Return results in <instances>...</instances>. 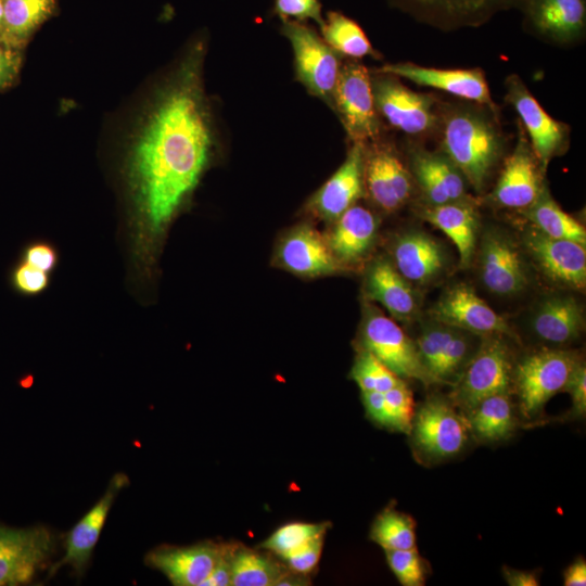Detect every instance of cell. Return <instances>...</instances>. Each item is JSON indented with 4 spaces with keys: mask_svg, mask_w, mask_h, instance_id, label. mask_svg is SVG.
Listing matches in <instances>:
<instances>
[{
    "mask_svg": "<svg viewBox=\"0 0 586 586\" xmlns=\"http://www.w3.org/2000/svg\"><path fill=\"white\" fill-rule=\"evenodd\" d=\"M206 40H193L154 89L130 141L125 180L136 243L163 234L211 166L220 130L206 92Z\"/></svg>",
    "mask_w": 586,
    "mask_h": 586,
    "instance_id": "6da1fadb",
    "label": "cell"
},
{
    "mask_svg": "<svg viewBox=\"0 0 586 586\" xmlns=\"http://www.w3.org/2000/svg\"><path fill=\"white\" fill-rule=\"evenodd\" d=\"M497 112L469 101L447 103L438 110L442 152L476 192L483 191L505 151Z\"/></svg>",
    "mask_w": 586,
    "mask_h": 586,
    "instance_id": "7a4b0ae2",
    "label": "cell"
},
{
    "mask_svg": "<svg viewBox=\"0 0 586 586\" xmlns=\"http://www.w3.org/2000/svg\"><path fill=\"white\" fill-rule=\"evenodd\" d=\"M281 22V34L293 52L295 79L309 94L333 109L342 56L307 23L292 20Z\"/></svg>",
    "mask_w": 586,
    "mask_h": 586,
    "instance_id": "3957f363",
    "label": "cell"
},
{
    "mask_svg": "<svg viewBox=\"0 0 586 586\" xmlns=\"http://www.w3.org/2000/svg\"><path fill=\"white\" fill-rule=\"evenodd\" d=\"M371 86L379 117L407 136H426L437 129L438 110L435 97L417 92L393 75L372 72Z\"/></svg>",
    "mask_w": 586,
    "mask_h": 586,
    "instance_id": "277c9868",
    "label": "cell"
},
{
    "mask_svg": "<svg viewBox=\"0 0 586 586\" xmlns=\"http://www.w3.org/2000/svg\"><path fill=\"white\" fill-rule=\"evenodd\" d=\"M352 143L366 144L381 137L371 72L360 62H343L333 94V109Z\"/></svg>",
    "mask_w": 586,
    "mask_h": 586,
    "instance_id": "5b68a950",
    "label": "cell"
},
{
    "mask_svg": "<svg viewBox=\"0 0 586 586\" xmlns=\"http://www.w3.org/2000/svg\"><path fill=\"white\" fill-rule=\"evenodd\" d=\"M578 362L573 352L563 349H543L523 358L514 372L523 416L532 418L553 395L564 391Z\"/></svg>",
    "mask_w": 586,
    "mask_h": 586,
    "instance_id": "8992f818",
    "label": "cell"
},
{
    "mask_svg": "<svg viewBox=\"0 0 586 586\" xmlns=\"http://www.w3.org/2000/svg\"><path fill=\"white\" fill-rule=\"evenodd\" d=\"M511 355L497 335H488L470 359L453 391L454 403L464 411L494 394L509 392Z\"/></svg>",
    "mask_w": 586,
    "mask_h": 586,
    "instance_id": "52a82bcc",
    "label": "cell"
},
{
    "mask_svg": "<svg viewBox=\"0 0 586 586\" xmlns=\"http://www.w3.org/2000/svg\"><path fill=\"white\" fill-rule=\"evenodd\" d=\"M54 551L55 537L48 527L14 528L0 524V586L31 583Z\"/></svg>",
    "mask_w": 586,
    "mask_h": 586,
    "instance_id": "ba28073f",
    "label": "cell"
},
{
    "mask_svg": "<svg viewBox=\"0 0 586 586\" xmlns=\"http://www.w3.org/2000/svg\"><path fill=\"white\" fill-rule=\"evenodd\" d=\"M364 187L371 201L392 213L403 207L413 192V178L395 146L378 138L364 148Z\"/></svg>",
    "mask_w": 586,
    "mask_h": 586,
    "instance_id": "9c48e42d",
    "label": "cell"
},
{
    "mask_svg": "<svg viewBox=\"0 0 586 586\" xmlns=\"http://www.w3.org/2000/svg\"><path fill=\"white\" fill-rule=\"evenodd\" d=\"M505 88V100L517 112L521 127L545 171L551 158L564 152L569 145L570 128L543 109L518 75H509Z\"/></svg>",
    "mask_w": 586,
    "mask_h": 586,
    "instance_id": "30bf717a",
    "label": "cell"
},
{
    "mask_svg": "<svg viewBox=\"0 0 586 586\" xmlns=\"http://www.w3.org/2000/svg\"><path fill=\"white\" fill-rule=\"evenodd\" d=\"M417 22L441 30L480 27L497 13L521 9L525 0H386Z\"/></svg>",
    "mask_w": 586,
    "mask_h": 586,
    "instance_id": "8fae6325",
    "label": "cell"
},
{
    "mask_svg": "<svg viewBox=\"0 0 586 586\" xmlns=\"http://www.w3.org/2000/svg\"><path fill=\"white\" fill-rule=\"evenodd\" d=\"M364 349L370 352L400 379L432 383L416 342L399 326L382 314H371L362 328Z\"/></svg>",
    "mask_w": 586,
    "mask_h": 586,
    "instance_id": "7c38bea8",
    "label": "cell"
},
{
    "mask_svg": "<svg viewBox=\"0 0 586 586\" xmlns=\"http://www.w3.org/2000/svg\"><path fill=\"white\" fill-rule=\"evenodd\" d=\"M544 173L523 128L519 125L517 144L505 160L491 193L492 201L500 207L524 211L537 200L545 187Z\"/></svg>",
    "mask_w": 586,
    "mask_h": 586,
    "instance_id": "4fadbf2b",
    "label": "cell"
},
{
    "mask_svg": "<svg viewBox=\"0 0 586 586\" xmlns=\"http://www.w3.org/2000/svg\"><path fill=\"white\" fill-rule=\"evenodd\" d=\"M467 424L449 403L432 397L415 411L411 430L418 449L432 459L458 454L467 440Z\"/></svg>",
    "mask_w": 586,
    "mask_h": 586,
    "instance_id": "5bb4252c",
    "label": "cell"
},
{
    "mask_svg": "<svg viewBox=\"0 0 586 586\" xmlns=\"http://www.w3.org/2000/svg\"><path fill=\"white\" fill-rule=\"evenodd\" d=\"M373 72L404 78L421 87L447 92L456 98L498 111L481 68H435L411 62L387 63Z\"/></svg>",
    "mask_w": 586,
    "mask_h": 586,
    "instance_id": "9a60e30c",
    "label": "cell"
},
{
    "mask_svg": "<svg viewBox=\"0 0 586 586\" xmlns=\"http://www.w3.org/2000/svg\"><path fill=\"white\" fill-rule=\"evenodd\" d=\"M524 25L549 43L571 46L586 31V0H525L521 7Z\"/></svg>",
    "mask_w": 586,
    "mask_h": 586,
    "instance_id": "2e32d148",
    "label": "cell"
},
{
    "mask_svg": "<svg viewBox=\"0 0 586 586\" xmlns=\"http://www.w3.org/2000/svg\"><path fill=\"white\" fill-rule=\"evenodd\" d=\"M128 484L129 479L125 473L119 472L113 475L103 496L65 534V552L58 562L51 564L49 576H53L65 565L71 566L78 576L85 573L113 502L118 493Z\"/></svg>",
    "mask_w": 586,
    "mask_h": 586,
    "instance_id": "e0dca14e",
    "label": "cell"
},
{
    "mask_svg": "<svg viewBox=\"0 0 586 586\" xmlns=\"http://www.w3.org/2000/svg\"><path fill=\"white\" fill-rule=\"evenodd\" d=\"M230 545L203 542L192 546H160L144 563L162 572L175 586H202Z\"/></svg>",
    "mask_w": 586,
    "mask_h": 586,
    "instance_id": "ac0fdd59",
    "label": "cell"
},
{
    "mask_svg": "<svg viewBox=\"0 0 586 586\" xmlns=\"http://www.w3.org/2000/svg\"><path fill=\"white\" fill-rule=\"evenodd\" d=\"M431 314L435 321L455 329L483 335L511 334L506 319L464 284L447 290Z\"/></svg>",
    "mask_w": 586,
    "mask_h": 586,
    "instance_id": "d6986e66",
    "label": "cell"
},
{
    "mask_svg": "<svg viewBox=\"0 0 586 586\" xmlns=\"http://www.w3.org/2000/svg\"><path fill=\"white\" fill-rule=\"evenodd\" d=\"M524 243L533 260L548 279L572 289L585 286V245L566 239L550 238L536 228L527 231Z\"/></svg>",
    "mask_w": 586,
    "mask_h": 586,
    "instance_id": "ffe728a7",
    "label": "cell"
},
{
    "mask_svg": "<svg viewBox=\"0 0 586 586\" xmlns=\"http://www.w3.org/2000/svg\"><path fill=\"white\" fill-rule=\"evenodd\" d=\"M365 144L352 143L346 158L307 203L314 215L335 220L362 195Z\"/></svg>",
    "mask_w": 586,
    "mask_h": 586,
    "instance_id": "44dd1931",
    "label": "cell"
},
{
    "mask_svg": "<svg viewBox=\"0 0 586 586\" xmlns=\"http://www.w3.org/2000/svg\"><path fill=\"white\" fill-rule=\"evenodd\" d=\"M481 278L493 293L510 296L527 286V275L514 243L505 234L489 231L481 246Z\"/></svg>",
    "mask_w": 586,
    "mask_h": 586,
    "instance_id": "7402d4cb",
    "label": "cell"
},
{
    "mask_svg": "<svg viewBox=\"0 0 586 586\" xmlns=\"http://www.w3.org/2000/svg\"><path fill=\"white\" fill-rule=\"evenodd\" d=\"M410 173L428 205L468 199L464 177L442 151L412 148Z\"/></svg>",
    "mask_w": 586,
    "mask_h": 586,
    "instance_id": "603a6c76",
    "label": "cell"
},
{
    "mask_svg": "<svg viewBox=\"0 0 586 586\" xmlns=\"http://www.w3.org/2000/svg\"><path fill=\"white\" fill-rule=\"evenodd\" d=\"M279 259L290 271L301 276H321L337 269L328 242L309 226H301L281 243Z\"/></svg>",
    "mask_w": 586,
    "mask_h": 586,
    "instance_id": "cb8c5ba5",
    "label": "cell"
},
{
    "mask_svg": "<svg viewBox=\"0 0 586 586\" xmlns=\"http://www.w3.org/2000/svg\"><path fill=\"white\" fill-rule=\"evenodd\" d=\"M420 216L442 230L456 245L461 265L470 264L479 228L477 213L468 199L441 205H426Z\"/></svg>",
    "mask_w": 586,
    "mask_h": 586,
    "instance_id": "d4e9b609",
    "label": "cell"
},
{
    "mask_svg": "<svg viewBox=\"0 0 586 586\" xmlns=\"http://www.w3.org/2000/svg\"><path fill=\"white\" fill-rule=\"evenodd\" d=\"M394 266L408 281L426 283L444 268L445 254L430 235L412 231L403 234L393 249Z\"/></svg>",
    "mask_w": 586,
    "mask_h": 586,
    "instance_id": "484cf974",
    "label": "cell"
},
{
    "mask_svg": "<svg viewBox=\"0 0 586 586\" xmlns=\"http://www.w3.org/2000/svg\"><path fill=\"white\" fill-rule=\"evenodd\" d=\"M335 220L327 241L331 252L344 263L359 260L373 242L378 226L375 216L368 208L354 204Z\"/></svg>",
    "mask_w": 586,
    "mask_h": 586,
    "instance_id": "4316f807",
    "label": "cell"
},
{
    "mask_svg": "<svg viewBox=\"0 0 586 586\" xmlns=\"http://www.w3.org/2000/svg\"><path fill=\"white\" fill-rule=\"evenodd\" d=\"M368 296L382 304L392 316L409 320L418 311L415 291L395 268L385 259L374 262L367 273Z\"/></svg>",
    "mask_w": 586,
    "mask_h": 586,
    "instance_id": "83f0119b",
    "label": "cell"
},
{
    "mask_svg": "<svg viewBox=\"0 0 586 586\" xmlns=\"http://www.w3.org/2000/svg\"><path fill=\"white\" fill-rule=\"evenodd\" d=\"M583 328V307L572 296H552L543 301L533 317L536 335L552 344L572 342Z\"/></svg>",
    "mask_w": 586,
    "mask_h": 586,
    "instance_id": "f1b7e54d",
    "label": "cell"
},
{
    "mask_svg": "<svg viewBox=\"0 0 586 586\" xmlns=\"http://www.w3.org/2000/svg\"><path fill=\"white\" fill-rule=\"evenodd\" d=\"M0 37L22 50L35 31L54 13L56 0H2Z\"/></svg>",
    "mask_w": 586,
    "mask_h": 586,
    "instance_id": "f546056e",
    "label": "cell"
},
{
    "mask_svg": "<svg viewBox=\"0 0 586 586\" xmlns=\"http://www.w3.org/2000/svg\"><path fill=\"white\" fill-rule=\"evenodd\" d=\"M463 419L467 426L482 441L494 442L507 438L515 428L509 392L485 397L466 411Z\"/></svg>",
    "mask_w": 586,
    "mask_h": 586,
    "instance_id": "4dcf8cb0",
    "label": "cell"
},
{
    "mask_svg": "<svg viewBox=\"0 0 586 586\" xmlns=\"http://www.w3.org/2000/svg\"><path fill=\"white\" fill-rule=\"evenodd\" d=\"M319 29L323 40L342 58H381L359 24L340 11H328Z\"/></svg>",
    "mask_w": 586,
    "mask_h": 586,
    "instance_id": "1f68e13d",
    "label": "cell"
},
{
    "mask_svg": "<svg viewBox=\"0 0 586 586\" xmlns=\"http://www.w3.org/2000/svg\"><path fill=\"white\" fill-rule=\"evenodd\" d=\"M523 213L542 233L553 239H566L586 244L584 226L558 205L546 186L537 200Z\"/></svg>",
    "mask_w": 586,
    "mask_h": 586,
    "instance_id": "d6a6232c",
    "label": "cell"
},
{
    "mask_svg": "<svg viewBox=\"0 0 586 586\" xmlns=\"http://www.w3.org/2000/svg\"><path fill=\"white\" fill-rule=\"evenodd\" d=\"M233 586L279 585L289 573L267 556L245 547H232L230 552Z\"/></svg>",
    "mask_w": 586,
    "mask_h": 586,
    "instance_id": "836d02e7",
    "label": "cell"
},
{
    "mask_svg": "<svg viewBox=\"0 0 586 586\" xmlns=\"http://www.w3.org/2000/svg\"><path fill=\"white\" fill-rule=\"evenodd\" d=\"M370 538L384 550L410 549L416 547V523L408 514L388 507L373 521Z\"/></svg>",
    "mask_w": 586,
    "mask_h": 586,
    "instance_id": "e575fe53",
    "label": "cell"
},
{
    "mask_svg": "<svg viewBox=\"0 0 586 586\" xmlns=\"http://www.w3.org/2000/svg\"><path fill=\"white\" fill-rule=\"evenodd\" d=\"M329 524L327 522L302 523L293 522L278 528L264 543L263 547L283 559L301 549L315 538L324 536Z\"/></svg>",
    "mask_w": 586,
    "mask_h": 586,
    "instance_id": "d590c367",
    "label": "cell"
},
{
    "mask_svg": "<svg viewBox=\"0 0 586 586\" xmlns=\"http://www.w3.org/2000/svg\"><path fill=\"white\" fill-rule=\"evenodd\" d=\"M351 374L362 392L384 393L403 382V379L366 349L357 356Z\"/></svg>",
    "mask_w": 586,
    "mask_h": 586,
    "instance_id": "8d00e7d4",
    "label": "cell"
},
{
    "mask_svg": "<svg viewBox=\"0 0 586 586\" xmlns=\"http://www.w3.org/2000/svg\"><path fill=\"white\" fill-rule=\"evenodd\" d=\"M451 333V327L436 321L428 327L416 342L421 361L432 382H440L444 352Z\"/></svg>",
    "mask_w": 586,
    "mask_h": 586,
    "instance_id": "74e56055",
    "label": "cell"
},
{
    "mask_svg": "<svg viewBox=\"0 0 586 586\" xmlns=\"http://www.w3.org/2000/svg\"><path fill=\"white\" fill-rule=\"evenodd\" d=\"M386 561L398 582L404 586H422L426 578V564L416 547L385 550Z\"/></svg>",
    "mask_w": 586,
    "mask_h": 586,
    "instance_id": "f35d334b",
    "label": "cell"
},
{
    "mask_svg": "<svg viewBox=\"0 0 586 586\" xmlns=\"http://www.w3.org/2000/svg\"><path fill=\"white\" fill-rule=\"evenodd\" d=\"M383 394L391 428L410 433L415 416V403L411 391L403 381Z\"/></svg>",
    "mask_w": 586,
    "mask_h": 586,
    "instance_id": "ab89813d",
    "label": "cell"
},
{
    "mask_svg": "<svg viewBox=\"0 0 586 586\" xmlns=\"http://www.w3.org/2000/svg\"><path fill=\"white\" fill-rule=\"evenodd\" d=\"M10 282L15 292L26 296H35L48 290L51 275L18 260L11 271Z\"/></svg>",
    "mask_w": 586,
    "mask_h": 586,
    "instance_id": "60d3db41",
    "label": "cell"
},
{
    "mask_svg": "<svg viewBox=\"0 0 586 586\" xmlns=\"http://www.w3.org/2000/svg\"><path fill=\"white\" fill-rule=\"evenodd\" d=\"M272 13L281 21H313L319 28L323 24L320 0H273Z\"/></svg>",
    "mask_w": 586,
    "mask_h": 586,
    "instance_id": "b9f144b4",
    "label": "cell"
},
{
    "mask_svg": "<svg viewBox=\"0 0 586 586\" xmlns=\"http://www.w3.org/2000/svg\"><path fill=\"white\" fill-rule=\"evenodd\" d=\"M470 349V341L459 329L451 328L440 373V382H446L455 377L464 365Z\"/></svg>",
    "mask_w": 586,
    "mask_h": 586,
    "instance_id": "7bdbcfd3",
    "label": "cell"
},
{
    "mask_svg": "<svg viewBox=\"0 0 586 586\" xmlns=\"http://www.w3.org/2000/svg\"><path fill=\"white\" fill-rule=\"evenodd\" d=\"M20 260L51 275L58 267L59 252L51 242L37 240L23 249Z\"/></svg>",
    "mask_w": 586,
    "mask_h": 586,
    "instance_id": "ee69618b",
    "label": "cell"
},
{
    "mask_svg": "<svg viewBox=\"0 0 586 586\" xmlns=\"http://www.w3.org/2000/svg\"><path fill=\"white\" fill-rule=\"evenodd\" d=\"M323 537L313 539L301 549L285 557L284 560L288 566L296 573L304 574L310 572L319 561Z\"/></svg>",
    "mask_w": 586,
    "mask_h": 586,
    "instance_id": "f6af8a7d",
    "label": "cell"
},
{
    "mask_svg": "<svg viewBox=\"0 0 586 586\" xmlns=\"http://www.w3.org/2000/svg\"><path fill=\"white\" fill-rule=\"evenodd\" d=\"M21 64V50L10 46L0 37V90L7 89L14 84Z\"/></svg>",
    "mask_w": 586,
    "mask_h": 586,
    "instance_id": "bcb514c9",
    "label": "cell"
},
{
    "mask_svg": "<svg viewBox=\"0 0 586 586\" xmlns=\"http://www.w3.org/2000/svg\"><path fill=\"white\" fill-rule=\"evenodd\" d=\"M564 391L571 395L573 404L571 417H583L586 411V368L581 360L571 374Z\"/></svg>",
    "mask_w": 586,
    "mask_h": 586,
    "instance_id": "7dc6e473",
    "label": "cell"
},
{
    "mask_svg": "<svg viewBox=\"0 0 586 586\" xmlns=\"http://www.w3.org/2000/svg\"><path fill=\"white\" fill-rule=\"evenodd\" d=\"M362 402L368 416L377 423L391 428L384 394L377 391L362 392Z\"/></svg>",
    "mask_w": 586,
    "mask_h": 586,
    "instance_id": "c3c4849f",
    "label": "cell"
},
{
    "mask_svg": "<svg viewBox=\"0 0 586 586\" xmlns=\"http://www.w3.org/2000/svg\"><path fill=\"white\" fill-rule=\"evenodd\" d=\"M232 547L229 546L226 553L216 564V566L214 568L209 576L204 581L202 586H228L231 584L230 552Z\"/></svg>",
    "mask_w": 586,
    "mask_h": 586,
    "instance_id": "681fc988",
    "label": "cell"
},
{
    "mask_svg": "<svg viewBox=\"0 0 586 586\" xmlns=\"http://www.w3.org/2000/svg\"><path fill=\"white\" fill-rule=\"evenodd\" d=\"M502 574L510 586H537L539 577L537 572L521 571L508 566L502 568Z\"/></svg>",
    "mask_w": 586,
    "mask_h": 586,
    "instance_id": "f907efd6",
    "label": "cell"
},
{
    "mask_svg": "<svg viewBox=\"0 0 586 586\" xmlns=\"http://www.w3.org/2000/svg\"><path fill=\"white\" fill-rule=\"evenodd\" d=\"M563 584L565 586L586 585V562L583 558H578L565 569Z\"/></svg>",
    "mask_w": 586,
    "mask_h": 586,
    "instance_id": "816d5d0a",
    "label": "cell"
},
{
    "mask_svg": "<svg viewBox=\"0 0 586 586\" xmlns=\"http://www.w3.org/2000/svg\"><path fill=\"white\" fill-rule=\"evenodd\" d=\"M2 18H3V5H2V0H0V28L2 24Z\"/></svg>",
    "mask_w": 586,
    "mask_h": 586,
    "instance_id": "f5cc1de1",
    "label": "cell"
}]
</instances>
